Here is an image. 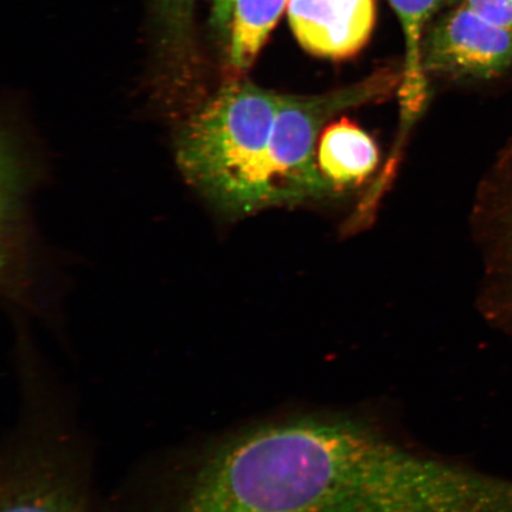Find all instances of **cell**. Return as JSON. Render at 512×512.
<instances>
[{"label": "cell", "mask_w": 512, "mask_h": 512, "mask_svg": "<svg viewBox=\"0 0 512 512\" xmlns=\"http://www.w3.org/2000/svg\"><path fill=\"white\" fill-rule=\"evenodd\" d=\"M505 497L504 479L313 416L219 428L196 475L200 512H502Z\"/></svg>", "instance_id": "cell-1"}, {"label": "cell", "mask_w": 512, "mask_h": 512, "mask_svg": "<svg viewBox=\"0 0 512 512\" xmlns=\"http://www.w3.org/2000/svg\"><path fill=\"white\" fill-rule=\"evenodd\" d=\"M281 98L235 80L179 126V168L222 213L240 217L278 208L272 144Z\"/></svg>", "instance_id": "cell-2"}, {"label": "cell", "mask_w": 512, "mask_h": 512, "mask_svg": "<svg viewBox=\"0 0 512 512\" xmlns=\"http://www.w3.org/2000/svg\"><path fill=\"white\" fill-rule=\"evenodd\" d=\"M92 432L74 421L17 425L0 445V512H110Z\"/></svg>", "instance_id": "cell-3"}, {"label": "cell", "mask_w": 512, "mask_h": 512, "mask_svg": "<svg viewBox=\"0 0 512 512\" xmlns=\"http://www.w3.org/2000/svg\"><path fill=\"white\" fill-rule=\"evenodd\" d=\"M422 64L426 75L438 78H497L512 67V29L485 21L460 4L428 29Z\"/></svg>", "instance_id": "cell-4"}, {"label": "cell", "mask_w": 512, "mask_h": 512, "mask_svg": "<svg viewBox=\"0 0 512 512\" xmlns=\"http://www.w3.org/2000/svg\"><path fill=\"white\" fill-rule=\"evenodd\" d=\"M287 12L300 46L332 61L360 53L376 22L375 0H290Z\"/></svg>", "instance_id": "cell-5"}, {"label": "cell", "mask_w": 512, "mask_h": 512, "mask_svg": "<svg viewBox=\"0 0 512 512\" xmlns=\"http://www.w3.org/2000/svg\"><path fill=\"white\" fill-rule=\"evenodd\" d=\"M379 160L380 151L375 140L348 119L329 124L319 138V169L338 194L360 187L373 174Z\"/></svg>", "instance_id": "cell-6"}, {"label": "cell", "mask_w": 512, "mask_h": 512, "mask_svg": "<svg viewBox=\"0 0 512 512\" xmlns=\"http://www.w3.org/2000/svg\"><path fill=\"white\" fill-rule=\"evenodd\" d=\"M458 0H389L399 17L406 43L401 96L408 111H418L427 96V75L422 49L433 18Z\"/></svg>", "instance_id": "cell-7"}, {"label": "cell", "mask_w": 512, "mask_h": 512, "mask_svg": "<svg viewBox=\"0 0 512 512\" xmlns=\"http://www.w3.org/2000/svg\"><path fill=\"white\" fill-rule=\"evenodd\" d=\"M290 0H235L229 29L228 67L235 75L251 69Z\"/></svg>", "instance_id": "cell-8"}, {"label": "cell", "mask_w": 512, "mask_h": 512, "mask_svg": "<svg viewBox=\"0 0 512 512\" xmlns=\"http://www.w3.org/2000/svg\"><path fill=\"white\" fill-rule=\"evenodd\" d=\"M196 0H156L159 22L171 49L188 48Z\"/></svg>", "instance_id": "cell-9"}, {"label": "cell", "mask_w": 512, "mask_h": 512, "mask_svg": "<svg viewBox=\"0 0 512 512\" xmlns=\"http://www.w3.org/2000/svg\"><path fill=\"white\" fill-rule=\"evenodd\" d=\"M462 4L485 21L512 29V0H463Z\"/></svg>", "instance_id": "cell-10"}, {"label": "cell", "mask_w": 512, "mask_h": 512, "mask_svg": "<svg viewBox=\"0 0 512 512\" xmlns=\"http://www.w3.org/2000/svg\"><path fill=\"white\" fill-rule=\"evenodd\" d=\"M235 0H213L210 22L223 35H229Z\"/></svg>", "instance_id": "cell-11"}]
</instances>
